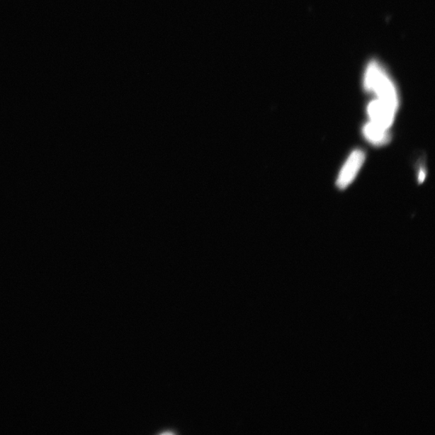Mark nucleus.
Segmentation results:
<instances>
[{"mask_svg": "<svg viewBox=\"0 0 435 435\" xmlns=\"http://www.w3.org/2000/svg\"><path fill=\"white\" fill-rule=\"evenodd\" d=\"M363 136L369 143L375 146L385 145L391 140L389 129L370 121L363 127Z\"/></svg>", "mask_w": 435, "mask_h": 435, "instance_id": "20e7f679", "label": "nucleus"}, {"mask_svg": "<svg viewBox=\"0 0 435 435\" xmlns=\"http://www.w3.org/2000/svg\"><path fill=\"white\" fill-rule=\"evenodd\" d=\"M366 89L373 91L381 100L391 107L397 108V91L392 81L375 62L370 63L364 79Z\"/></svg>", "mask_w": 435, "mask_h": 435, "instance_id": "f257e3e1", "label": "nucleus"}, {"mask_svg": "<svg viewBox=\"0 0 435 435\" xmlns=\"http://www.w3.org/2000/svg\"><path fill=\"white\" fill-rule=\"evenodd\" d=\"M364 161H366V154L363 151L356 150L352 152L339 173L337 182L339 189H345L354 181Z\"/></svg>", "mask_w": 435, "mask_h": 435, "instance_id": "f03ea898", "label": "nucleus"}, {"mask_svg": "<svg viewBox=\"0 0 435 435\" xmlns=\"http://www.w3.org/2000/svg\"><path fill=\"white\" fill-rule=\"evenodd\" d=\"M426 178V174L424 170L422 169L419 175V181L420 182V183H422V182L424 181Z\"/></svg>", "mask_w": 435, "mask_h": 435, "instance_id": "39448f33", "label": "nucleus"}, {"mask_svg": "<svg viewBox=\"0 0 435 435\" xmlns=\"http://www.w3.org/2000/svg\"><path fill=\"white\" fill-rule=\"evenodd\" d=\"M397 109L376 98L368 105L370 120L375 125L389 129L395 120Z\"/></svg>", "mask_w": 435, "mask_h": 435, "instance_id": "7ed1b4c3", "label": "nucleus"}]
</instances>
